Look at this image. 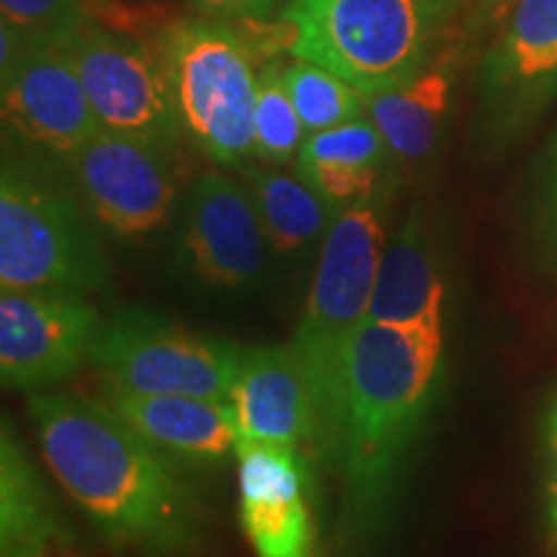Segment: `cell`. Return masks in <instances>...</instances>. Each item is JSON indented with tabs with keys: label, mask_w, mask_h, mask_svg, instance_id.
<instances>
[{
	"label": "cell",
	"mask_w": 557,
	"mask_h": 557,
	"mask_svg": "<svg viewBox=\"0 0 557 557\" xmlns=\"http://www.w3.org/2000/svg\"><path fill=\"white\" fill-rule=\"evenodd\" d=\"M26 408L47 468L116 553L194 557L205 547L199 493L109 400L32 393Z\"/></svg>",
	"instance_id": "cell-1"
},
{
	"label": "cell",
	"mask_w": 557,
	"mask_h": 557,
	"mask_svg": "<svg viewBox=\"0 0 557 557\" xmlns=\"http://www.w3.org/2000/svg\"><path fill=\"white\" fill-rule=\"evenodd\" d=\"M444 380V333L367 320L348 348L325 459L359 534L385 519Z\"/></svg>",
	"instance_id": "cell-2"
},
{
	"label": "cell",
	"mask_w": 557,
	"mask_h": 557,
	"mask_svg": "<svg viewBox=\"0 0 557 557\" xmlns=\"http://www.w3.org/2000/svg\"><path fill=\"white\" fill-rule=\"evenodd\" d=\"M468 0H289L284 47L295 60L331 70L359 88H382L416 75L447 41Z\"/></svg>",
	"instance_id": "cell-3"
},
{
	"label": "cell",
	"mask_w": 557,
	"mask_h": 557,
	"mask_svg": "<svg viewBox=\"0 0 557 557\" xmlns=\"http://www.w3.org/2000/svg\"><path fill=\"white\" fill-rule=\"evenodd\" d=\"M387 214L389 189L338 209L318 248V267L292 341L315 400L320 459L329 455L348 348L369 320L382 250L389 238Z\"/></svg>",
	"instance_id": "cell-4"
},
{
	"label": "cell",
	"mask_w": 557,
	"mask_h": 557,
	"mask_svg": "<svg viewBox=\"0 0 557 557\" xmlns=\"http://www.w3.org/2000/svg\"><path fill=\"white\" fill-rule=\"evenodd\" d=\"M111 263L78 191L39 160L5 150L0 173V289L90 295Z\"/></svg>",
	"instance_id": "cell-5"
},
{
	"label": "cell",
	"mask_w": 557,
	"mask_h": 557,
	"mask_svg": "<svg viewBox=\"0 0 557 557\" xmlns=\"http://www.w3.org/2000/svg\"><path fill=\"white\" fill-rule=\"evenodd\" d=\"M156 50L165 65L178 122L209 160L246 165L256 156V52L227 21L181 18Z\"/></svg>",
	"instance_id": "cell-6"
},
{
	"label": "cell",
	"mask_w": 557,
	"mask_h": 557,
	"mask_svg": "<svg viewBox=\"0 0 557 557\" xmlns=\"http://www.w3.org/2000/svg\"><path fill=\"white\" fill-rule=\"evenodd\" d=\"M246 348L184 329L143 308L101 323L88 361L107 387L137 395H191L227 400Z\"/></svg>",
	"instance_id": "cell-7"
},
{
	"label": "cell",
	"mask_w": 557,
	"mask_h": 557,
	"mask_svg": "<svg viewBox=\"0 0 557 557\" xmlns=\"http://www.w3.org/2000/svg\"><path fill=\"white\" fill-rule=\"evenodd\" d=\"M67 52L101 129L171 150L184 137L160 52L90 21Z\"/></svg>",
	"instance_id": "cell-8"
},
{
	"label": "cell",
	"mask_w": 557,
	"mask_h": 557,
	"mask_svg": "<svg viewBox=\"0 0 557 557\" xmlns=\"http://www.w3.org/2000/svg\"><path fill=\"white\" fill-rule=\"evenodd\" d=\"M181 269L214 292H256L267 278L269 246L246 181L207 171L189 186L178 222Z\"/></svg>",
	"instance_id": "cell-9"
},
{
	"label": "cell",
	"mask_w": 557,
	"mask_h": 557,
	"mask_svg": "<svg viewBox=\"0 0 557 557\" xmlns=\"http://www.w3.org/2000/svg\"><path fill=\"white\" fill-rule=\"evenodd\" d=\"M65 163L83 205L116 238H148L171 220L178 178L165 148L99 129Z\"/></svg>",
	"instance_id": "cell-10"
},
{
	"label": "cell",
	"mask_w": 557,
	"mask_h": 557,
	"mask_svg": "<svg viewBox=\"0 0 557 557\" xmlns=\"http://www.w3.org/2000/svg\"><path fill=\"white\" fill-rule=\"evenodd\" d=\"M103 318L83 295L3 292L0 295V380L5 389L41 393L73 377Z\"/></svg>",
	"instance_id": "cell-11"
},
{
	"label": "cell",
	"mask_w": 557,
	"mask_h": 557,
	"mask_svg": "<svg viewBox=\"0 0 557 557\" xmlns=\"http://www.w3.org/2000/svg\"><path fill=\"white\" fill-rule=\"evenodd\" d=\"M5 132L26 148L54 158H73L101 129L75 73L60 45L32 41L9 70L0 73Z\"/></svg>",
	"instance_id": "cell-12"
},
{
	"label": "cell",
	"mask_w": 557,
	"mask_h": 557,
	"mask_svg": "<svg viewBox=\"0 0 557 557\" xmlns=\"http://www.w3.org/2000/svg\"><path fill=\"white\" fill-rule=\"evenodd\" d=\"M480 96L498 129L521 127L557 96V0H513L480 62Z\"/></svg>",
	"instance_id": "cell-13"
},
{
	"label": "cell",
	"mask_w": 557,
	"mask_h": 557,
	"mask_svg": "<svg viewBox=\"0 0 557 557\" xmlns=\"http://www.w3.org/2000/svg\"><path fill=\"white\" fill-rule=\"evenodd\" d=\"M235 459L240 524L256 557H315L308 462L299 449L238 436Z\"/></svg>",
	"instance_id": "cell-14"
},
{
	"label": "cell",
	"mask_w": 557,
	"mask_h": 557,
	"mask_svg": "<svg viewBox=\"0 0 557 557\" xmlns=\"http://www.w3.org/2000/svg\"><path fill=\"white\" fill-rule=\"evenodd\" d=\"M227 406L243 438L295 449L318 447L315 400L292 344L246 348Z\"/></svg>",
	"instance_id": "cell-15"
},
{
	"label": "cell",
	"mask_w": 557,
	"mask_h": 557,
	"mask_svg": "<svg viewBox=\"0 0 557 557\" xmlns=\"http://www.w3.org/2000/svg\"><path fill=\"white\" fill-rule=\"evenodd\" d=\"M447 297L438 233L429 212L416 207L382 250L369 320L393 329L444 333Z\"/></svg>",
	"instance_id": "cell-16"
},
{
	"label": "cell",
	"mask_w": 557,
	"mask_h": 557,
	"mask_svg": "<svg viewBox=\"0 0 557 557\" xmlns=\"http://www.w3.org/2000/svg\"><path fill=\"white\" fill-rule=\"evenodd\" d=\"M459 65V47L444 45L408 81L364 96V114L398 163L418 165L436 150L455 107Z\"/></svg>",
	"instance_id": "cell-17"
},
{
	"label": "cell",
	"mask_w": 557,
	"mask_h": 557,
	"mask_svg": "<svg viewBox=\"0 0 557 557\" xmlns=\"http://www.w3.org/2000/svg\"><path fill=\"white\" fill-rule=\"evenodd\" d=\"M103 398L132 429L176 462L222 465L235 455L238 426L227 400L191 395H137L107 387Z\"/></svg>",
	"instance_id": "cell-18"
},
{
	"label": "cell",
	"mask_w": 557,
	"mask_h": 557,
	"mask_svg": "<svg viewBox=\"0 0 557 557\" xmlns=\"http://www.w3.org/2000/svg\"><path fill=\"white\" fill-rule=\"evenodd\" d=\"M0 557H81L78 540L16 431H0Z\"/></svg>",
	"instance_id": "cell-19"
},
{
	"label": "cell",
	"mask_w": 557,
	"mask_h": 557,
	"mask_svg": "<svg viewBox=\"0 0 557 557\" xmlns=\"http://www.w3.org/2000/svg\"><path fill=\"white\" fill-rule=\"evenodd\" d=\"M250 197L259 209L269 246L282 259H299L320 248L336 209L299 173L271 165H246L243 171Z\"/></svg>",
	"instance_id": "cell-20"
},
{
	"label": "cell",
	"mask_w": 557,
	"mask_h": 557,
	"mask_svg": "<svg viewBox=\"0 0 557 557\" xmlns=\"http://www.w3.org/2000/svg\"><path fill=\"white\" fill-rule=\"evenodd\" d=\"M282 78L308 135L364 116V94L315 62L292 60Z\"/></svg>",
	"instance_id": "cell-21"
},
{
	"label": "cell",
	"mask_w": 557,
	"mask_h": 557,
	"mask_svg": "<svg viewBox=\"0 0 557 557\" xmlns=\"http://www.w3.org/2000/svg\"><path fill=\"white\" fill-rule=\"evenodd\" d=\"M253 132L256 156L274 165L295 160L299 150H302L305 139H308V129H305L295 103L289 99V90L284 86L282 65L278 62H267L259 70Z\"/></svg>",
	"instance_id": "cell-22"
},
{
	"label": "cell",
	"mask_w": 557,
	"mask_h": 557,
	"mask_svg": "<svg viewBox=\"0 0 557 557\" xmlns=\"http://www.w3.org/2000/svg\"><path fill=\"white\" fill-rule=\"evenodd\" d=\"M393 158L385 137L374 127L369 116L336 124V127L312 132L305 139L297 156L299 163H331V165H354V169H387Z\"/></svg>",
	"instance_id": "cell-23"
},
{
	"label": "cell",
	"mask_w": 557,
	"mask_h": 557,
	"mask_svg": "<svg viewBox=\"0 0 557 557\" xmlns=\"http://www.w3.org/2000/svg\"><path fill=\"white\" fill-rule=\"evenodd\" d=\"M0 13L26 39L60 47L90 24L83 0H0Z\"/></svg>",
	"instance_id": "cell-24"
},
{
	"label": "cell",
	"mask_w": 557,
	"mask_h": 557,
	"mask_svg": "<svg viewBox=\"0 0 557 557\" xmlns=\"http://www.w3.org/2000/svg\"><path fill=\"white\" fill-rule=\"evenodd\" d=\"M297 173L336 209L377 197L389 189L387 169H354V165L299 163Z\"/></svg>",
	"instance_id": "cell-25"
},
{
	"label": "cell",
	"mask_w": 557,
	"mask_h": 557,
	"mask_svg": "<svg viewBox=\"0 0 557 557\" xmlns=\"http://www.w3.org/2000/svg\"><path fill=\"white\" fill-rule=\"evenodd\" d=\"M542 438H545V487H547V519L557 547V389L547 403L545 423H542Z\"/></svg>",
	"instance_id": "cell-26"
},
{
	"label": "cell",
	"mask_w": 557,
	"mask_h": 557,
	"mask_svg": "<svg viewBox=\"0 0 557 557\" xmlns=\"http://www.w3.org/2000/svg\"><path fill=\"white\" fill-rule=\"evenodd\" d=\"M209 18L220 21H261L271 16L276 0H191Z\"/></svg>",
	"instance_id": "cell-27"
},
{
	"label": "cell",
	"mask_w": 557,
	"mask_h": 557,
	"mask_svg": "<svg viewBox=\"0 0 557 557\" xmlns=\"http://www.w3.org/2000/svg\"><path fill=\"white\" fill-rule=\"evenodd\" d=\"M553 220L557 227V160H555V176H553Z\"/></svg>",
	"instance_id": "cell-28"
},
{
	"label": "cell",
	"mask_w": 557,
	"mask_h": 557,
	"mask_svg": "<svg viewBox=\"0 0 557 557\" xmlns=\"http://www.w3.org/2000/svg\"><path fill=\"white\" fill-rule=\"evenodd\" d=\"M483 3H491V0H483Z\"/></svg>",
	"instance_id": "cell-29"
}]
</instances>
